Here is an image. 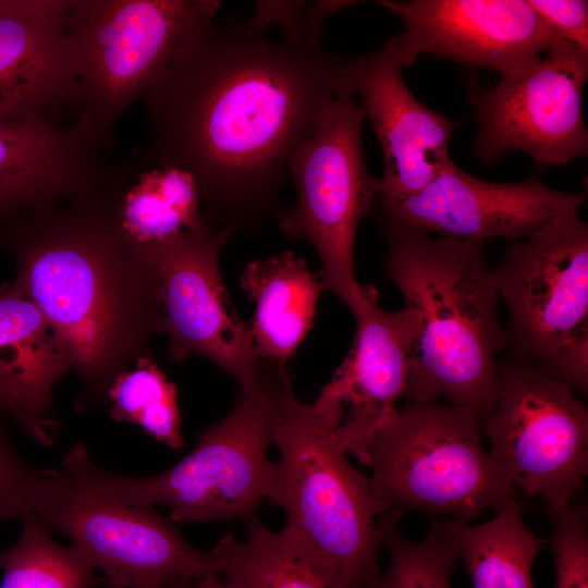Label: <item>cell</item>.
<instances>
[{"label": "cell", "instance_id": "25", "mask_svg": "<svg viewBox=\"0 0 588 588\" xmlns=\"http://www.w3.org/2000/svg\"><path fill=\"white\" fill-rule=\"evenodd\" d=\"M20 518L19 540L0 551V588H91L105 583L76 546L57 543L33 512Z\"/></svg>", "mask_w": 588, "mask_h": 588}, {"label": "cell", "instance_id": "20", "mask_svg": "<svg viewBox=\"0 0 588 588\" xmlns=\"http://www.w3.org/2000/svg\"><path fill=\"white\" fill-rule=\"evenodd\" d=\"M87 197L135 248L166 241L205 220L194 176L148 163L138 148L125 160L110 162Z\"/></svg>", "mask_w": 588, "mask_h": 588}, {"label": "cell", "instance_id": "26", "mask_svg": "<svg viewBox=\"0 0 588 588\" xmlns=\"http://www.w3.org/2000/svg\"><path fill=\"white\" fill-rule=\"evenodd\" d=\"M108 394L117 420L138 425L170 448L183 446L177 387L154 363L138 359L136 369L115 377Z\"/></svg>", "mask_w": 588, "mask_h": 588}, {"label": "cell", "instance_id": "4", "mask_svg": "<svg viewBox=\"0 0 588 588\" xmlns=\"http://www.w3.org/2000/svg\"><path fill=\"white\" fill-rule=\"evenodd\" d=\"M279 450L267 499L285 513L287 541L332 588H380L382 516L370 479L336 430L293 393L275 424Z\"/></svg>", "mask_w": 588, "mask_h": 588}, {"label": "cell", "instance_id": "32", "mask_svg": "<svg viewBox=\"0 0 588 588\" xmlns=\"http://www.w3.org/2000/svg\"><path fill=\"white\" fill-rule=\"evenodd\" d=\"M527 2L561 38L588 52L586 0H527Z\"/></svg>", "mask_w": 588, "mask_h": 588}, {"label": "cell", "instance_id": "8", "mask_svg": "<svg viewBox=\"0 0 588 588\" xmlns=\"http://www.w3.org/2000/svg\"><path fill=\"white\" fill-rule=\"evenodd\" d=\"M29 511L102 571L110 588H159L174 578L219 575L212 550L192 546L151 506L130 504L91 481L64 456L57 469H34Z\"/></svg>", "mask_w": 588, "mask_h": 588}, {"label": "cell", "instance_id": "34", "mask_svg": "<svg viewBox=\"0 0 588 588\" xmlns=\"http://www.w3.org/2000/svg\"><path fill=\"white\" fill-rule=\"evenodd\" d=\"M191 588H231L217 574H210L192 583Z\"/></svg>", "mask_w": 588, "mask_h": 588}, {"label": "cell", "instance_id": "3", "mask_svg": "<svg viewBox=\"0 0 588 588\" xmlns=\"http://www.w3.org/2000/svg\"><path fill=\"white\" fill-rule=\"evenodd\" d=\"M379 222L388 242L387 274L418 315L404 396L413 404L444 399L483 422L495 402L498 356L506 347L485 243Z\"/></svg>", "mask_w": 588, "mask_h": 588}, {"label": "cell", "instance_id": "12", "mask_svg": "<svg viewBox=\"0 0 588 588\" xmlns=\"http://www.w3.org/2000/svg\"><path fill=\"white\" fill-rule=\"evenodd\" d=\"M588 52L562 39L527 66L485 88L473 82L475 152L485 162L522 150L540 164L565 166L588 152L583 90Z\"/></svg>", "mask_w": 588, "mask_h": 588}, {"label": "cell", "instance_id": "9", "mask_svg": "<svg viewBox=\"0 0 588 588\" xmlns=\"http://www.w3.org/2000/svg\"><path fill=\"white\" fill-rule=\"evenodd\" d=\"M355 97L354 91L336 97L293 155L289 175L296 187V201L278 216V225L287 237L314 246L323 290L350 308L362 290L354 270L357 229L372 213L381 185L366 167L362 147L366 114Z\"/></svg>", "mask_w": 588, "mask_h": 588}, {"label": "cell", "instance_id": "14", "mask_svg": "<svg viewBox=\"0 0 588 588\" xmlns=\"http://www.w3.org/2000/svg\"><path fill=\"white\" fill-rule=\"evenodd\" d=\"M378 2L404 24L380 48L402 70L429 53L504 76L527 66L563 39L524 0Z\"/></svg>", "mask_w": 588, "mask_h": 588}, {"label": "cell", "instance_id": "2", "mask_svg": "<svg viewBox=\"0 0 588 588\" xmlns=\"http://www.w3.org/2000/svg\"><path fill=\"white\" fill-rule=\"evenodd\" d=\"M71 201L66 210L54 203L9 222L19 254L14 285L49 321L70 367L102 388L136 330L160 328L158 280L152 266L136 279L130 266L140 249L85 197Z\"/></svg>", "mask_w": 588, "mask_h": 588}, {"label": "cell", "instance_id": "31", "mask_svg": "<svg viewBox=\"0 0 588 588\" xmlns=\"http://www.w3.org/2000/svg\"><path fill=\"white\" fill-rule=\"evenodd\" d=\"M33 471L0 434V520L21 517L29 511L28 486Z\"/></svg>", "mask_w": 588, "mask_h": 588}, {"label": "cell", "instance_id": "13", "mask_svg": "<svg viewBox=\"0 0 588 588\" xmlns=\"http://www.w3.org/2000/svg\"><path fill=\"white\" fill-rule=\"evenodd\" d=\"M569 208L510 245L491 275L509 313L506 347L534 364L588 322V225Z\"/></svg>", "mask_w": 588, "mask_h": 588}, {"label": "cell", "instance_id": "6", "mask_svg": "<svg viewBox=\"0 0 588 588\" xmlns=\"http://www.w3.org/2000/svg\"><path fill=\"white\" fill-rule=\"evenodd\" d=\"M481 425L473 412L438 402L389 412L364 460L382 516L418 511L467 522L515 497L483 448Z\"/></svg>", "mask_w": 588, "mask_h": 588}, {"label": "cell", "instance_id": "27", "mask_svg": "<svg viewBox=\"0 0 588 588\" xmlns=\"http://www.w3.org/2000/svg\"><path fill=\"white\" fill-rule=\"evenodd\" d=\"M399 518L391 516L384 530L383 543L390 560L380 588H451L450 577L457 558L437 523H432L424 539L414 541L399 531Z\"/></svg>", "mask_w": 588, "mask_h": 588}, {"label": "cell", "instance_id": "11", "mask_svg": "<svg viewBox=\"0 0 588 588\" xmlns=\"http://www.w3.org/2000/svg\"><path fill=\"white\" fill-rule=\"evenodd\" d=\"M235 231L232 225L217 231L205 218L191 230L139 249L157 275L160 329L169 335L173 359L209 358L246 392L257 387L264 365L220 274L221 250Z\"/></svg>", "mask_w": 588, "mask_h": 588}, {"label": "cell", "instance_id": "7", "mask_svg": "<svg viewBox=\"0 0 588 588\" xmlns=\"http://www.w3.org/2000/svg\"><path fill=\"white\" fill-rule=\"evenodd\" d=\"M220 8L217 0H70L75 123L112 147L121 114Z\"/></svg>", "mask_w": 588, "mask_h": 588}, {"label": "cell", "instance_id": "19", "mask_svg": "<svg viewBox=\"0 0 588 588\" xmlns=\"http://www.w3.org/2000/svg\"><path fill=\"white\" fill-rule=\"evenodd\" d=\"M110 150L74 121L0 122V222L88 193Z\"/></svg>", "mask_w": 588, "mask_h": 588}, {"label": "cell", "instance_id": "1", "mask_svg": "<svg viewBox=\"0 0 588 588\" xmlns=\"http://www.w3.org/2000/svg\"><path fill=\"white\" fill-rule=\"evenodd\" d=\"M355 61L247 22H212L147 88L150 139L138 151L189 172L208 220L250 226L274 208L293 155L332 101L355 93Z\"/></svg>", "mask_w": 588, "mask_h": 588}, {"label": "cell", "instance_id": "16", "mask_svg": "<svg viewBox=\"0 0 588 588\" xmlns=\"http://www.w3.org/2000/svg\"><path fill=\"white\" fill-rule=\"evenodd\" d=\"M586 199V191L554 189L538 174L515 183H493L454 164L416 194L376 205L378 220L407 229L483 243L493 237L515 243L562 211L580 208Z\"/></svg>", "mask_w": 588, "mask_h": 588}, {"label": "cell", "instance_id": "5", "mask_svg": "<svg viewBox=\"0 0 588 588\" xmlns=\"http://www.w3.org/2000/svg\"><path fill=\"white\" fill-rule=\"evenodd\" d=\"M284 365H264L254 390L242 392L233 409L208 427L196 448L170 468L148 477L112 474L83 444L65 454L91 481L130 504L162 505L174 524L257 518L267 499L274 462L273 431L293 394Z\"/></svg>", "mask_w": 588, "mask_h": 588}, {"label": "cell", "instance_id": "10", "mask_svg": "<svg viewBox=\"0 0 588 588\" xmlns=\"http://www.w3.org/2000/svg\"><path fill=\"white\" fill-rule=\"evenodd\" d=\"M491 461L515 490L571 504L588 473V412L574 390L530 363H500L495 402L481 425Z\"/></svg>", "mask_w": 588, "mask_h": 588}, {"label": "cell", "instance_id": "21", "mask_svg": "<svg viewBox=\"0 0 588 588\" xmlns=\"http://www.w3.org/2000/svg\"><path fill=\"white\" fill-rule=\"evenodd\" d=\"M49 321L15 285L0 287V378L27 414L54 434L52 389L70 369Z\"/></svg>", "mask_w": 588, "mask_h": 588}, {"label": "cell", "instance_id": "17", "mask_svg": "<svg viewBox=\"0 0 588 588\" xmlns=\"http://www.w3.org/2000/svg\"><path fill=\"white\" fill-rule=\"evenodd\" d=\"M354 90L382 149L377 203L416 194L455 164L449 140L457 123L415 98L381 49L356 58Z\"/></svg>", "mask_w": 588, "mask_h": 588}, {"label": "cell", "instance_id": "23", "mask_svg": "<svg viewBox=\"0 0 588 588\" xmlns=\"http://www.w3.org/2000/svg\"><path fill=\"white\" fill-rule=\"evenodd\" d=\"M479 525L445 518L437 525L466 569L473 588H534L532 564L542 540L525 525L516 497Z\"/></svg>", "mask_w": 588, "mask_h": 588}, {"label": "cell", "instance_id": "15", "mask_svg": "<svg viewBox=\"0 0 588 588\" xmlns=\"http://www.w3.org/2000/svg\"><path fill=\"white\" fill-rule=\"evenodd\" d=\"M351 310L356 323L352 348L311 406L339 431L347 454L364 463L376 429L404 396L418 315L408 307L381 308L369 284H362Z\"/></svg>", "mask_w": 588, "mask_h": 588}, {"label": "cell", "instance_id": "22", "mask_svg": "<svg viewBox=\"0 0 588 588\" xmlns=\"http://www.w3.org/2000/svg\"><path fill=\"white\" fill-rule=\"evenodd\" d=\"M241 286L256 305L249 327L256 354L284 365L313 326L324 291L318 275L289 250L248 262Z\"/></svg>", "mask_w": 588, "mask_h": 588}, {"label": "cell", "instance_id": "35", "mask_svg": "<svg viewBox=\"0 0 588 588\" xmlns=\"http://www.w3.org/2000/svg\"><path fill=\"white\" fill-rule=\"evenodd\" d=\"M193 580L174 578L159 588H191Z\"/></svg>", "mask_w": 588, "mask_h": 588}, {"label": "cell", "instance_id": "29", "mask_svg": "<svg viewBox=\"0 0 588 588\" xmlns=\"http://www.w3.org/2000/svg\"><path fill=\"white\" fill-rule=\"evenodd\" d=\"M551 549L555 559V588H588L587 511L572 505L550 513Z\"/></svg>", "mask_w": 588, "mask_h": 588}, {"label": "cell", "instance_id": "30", "mask_svg": "<svg viewBox=\"0 0 588 588\" xmlns=\"http://www.w3.org/2000/svg\"><path fill=\"white\" fill-rule=\"evenodd\" d=\"M544 376L567 384L587 396L588 391V322L553 355L531 364Z\"/></svg>", "mask_w": 588, "mask_h": 588}, {"label": "cell", "instance_id": "18", "mask_svg": "<svg viewBox=\"0 0 588 588\" xmlns=\"http://www.w3.org/2000/svg\"><path fill=\"white\" fill-rule=\"evenodd\" d=\"M70 0H0V122L63 121L76 96Z\"/></svg>", "mask_w": 588, "mask_h": 588}, {"label": "cell", "instance_id": "28", "mask_svg": "<svg viewBox=\"0 0 588 588\" xmlns=\"http://www.w3.org/2000/svg\"><path fill=\"white\" fill-rule=\"evenodd\" d=\"M356 3L345 0L257 1L247 24L261 33H266L271 25H278L283 39L319 47L326 20L336 11Z\"/></svg>", "mask_w": 588, "mask_h": 588}, {"label": "cell", "instance_id": "33", "mask_svg": "<svg viewBox=\"0 0 588 588\" xmlns=\"http://www.w3.org/2000/svg\"><path fill=\"white\" fill-rule=\"evenodd\" d=\"M0 408L11 414L16 421L40 444L49 445L53 437L38 425L23 408L10 388L0 378Z\"/></svg>", "mask_w": 588, "mask_h": 588}, {"label": "cell", "instance_id": "24", "mask_svg": "<svg viewBox=\"0 0 588 588\" xmlns=\"http://www.w3.org/2000/svg\"><path fill=\"white\" fill-rule=\"evenodd\" d=\"M244 540L226 535L212 549L231 588H332L281 530L257 518L246 524Z\"/></svg>", "mask_w": 588, "mask_h": 588}]
</instances>
